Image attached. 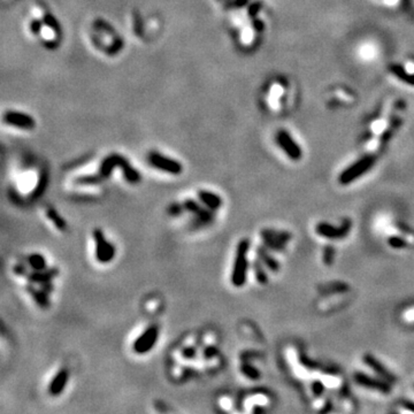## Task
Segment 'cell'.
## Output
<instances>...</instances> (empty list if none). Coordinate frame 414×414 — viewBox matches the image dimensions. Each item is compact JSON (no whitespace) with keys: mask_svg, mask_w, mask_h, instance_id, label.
<instances>
[{"mask_svg":"<svg viewBox=\"0 0 414 414\" xmlns=\"http://www.w3.org/2000/svg\"><path fill=\"white\" fill-rule=\"evenodd\" d=\"M250 250V241L242 240L238 242L236 255H235L233 272H231V283L236 288H241L245 284L246 276H248L249 260L248 253Z\"/></svg>","mask_w":414,"mask_h":414,"instance_id":"obj_1","label":"cell"},{"mask_svg":"<svg viewBox=\"0 0 414 414\" xmlns=\"http://www.w3.org/2000/svg\"><path fill=\"white\" fill-rule=\"evenodd\" d=\"M94 238L96 243V259L101 263H108L115 257L116 249L112 242L107 238L102 229L94 230Z\"/></svg>","mask_w":414,"mask_h":414,"instance_id":"obj_2","label":"cell"},{"mask_svg":"<svg viewBox=\"0 0 414 414\" xmlns=\"http://www.w3.org/2000/svg\"><path fill=\"white\" fill-rule=\"evenodd\" d=\"M183 205L185 207V210L190 212L194 215L192 224L194 227H204L213 222L214 220V210H210L204 206L202 203H198L194 199H187L183 202Z\"/></svg>","mask_w":414,"mask_h":414,"instance_id":"obj_3","label":"cell"},{"mask_svg":"<svg viewBox=\"0 0 414 414\" xmlns=\"http://www.w3.org/2000/svg\"><path fill=\"white\" fill-rule=\"evenodd\" d=\"M159 338V327L153 324V326H150L148 329H146L144 333H143L141 336L136 338V341L134 342L133 349L134 351L138 353V355H145V353H149L151 350L155 348Z\"/></svg>","mask_w":414,"mask_h":414,"instance_id":"obj_4","label":"cell"},{"mask_svg":"<svg viewBox=\"0 0 414 414\" xmlns=\"http://www.w3.org/2000/svg\"><path fill=\"white\" fill-rule=\"evenodd\" d=\"M352 222L351 220L345 219L340 227H335L333 224L327 222H320L316 224L315 231L320 236L329 238V240H342L346 237L351 230Z\"/></svg>","mask_w":414,"mask_h":414,"instance_id":"obj_5","label":"cell"},{"mask_svg":"<svg viewBox=\"0 0 414 414\" xmlns=\"http://www.w3.org/2000/svg\"><path fill=\"white\" fill-rule=\"evenodd\" d=\"M149 162L152 167L161 170V172L169 173L173 175H178L182 173L183 167L177 160L170 159L168 156H165L159 152H151L149 155Z\"/></svg>","mask_w":414,"mask_h":414,"instance_id":"obj_6","label":"cell"},{"mask_svg":"<svg viewBox=\"0 0 414 414\" xmlns=\"http://www.w3.org/2000/svg\"><path fill=\"white\" fill-rule=\"evenodd\" d=\"M373 163L374 159L372 156H365V158H362V160H359V161L353 163L348 169H345L344 172L341 174L340 182L344 185L351 183V182L362 176L363 173H366L367 170L370 169Z\"/></svg>","mask_w":414,"mask_h":414,"instance_id":"obj_7","label":"cell"},{"mask_svg":"<svg viewBox=\"0 0 414 414\" xmlns=\"http://www.w3.org/2000/svg\"><path fill=\"white\" fill-rule=\"evenodd\" d=\"M355 380L357 383H359L362 387L373 389V390L383 392V394H389L391 391L390 384L388 383L387 380L375 379V377L367 375L365 373L358 372L355 374Z\"/></svg>","mask_w":414,"mask_h":414,"instance_id":"obj_8","label":"cell"},{"mask_svg":"<svg viewBox=\"0 0 414 414\" xmlns=\"http://www.w3.org/2000/svg\"><path fill=\"white\" fill-rule=\"evenodd\" d=\"M59 274V269L56 267H46L42 270H29L26 278L29 281V283L33 284H42L45 282L52 281Z\"/></svg>","mask_w":414,"mask_h":414,"instance_id":"obj_9","label":"cell"},{"mask_svg":"<svg viewBox=\"0 0 414 414\" xmlns=\"http://www.w3.org/2000/svg\"><path fill=\"white\" fill-rule=\"evenodd\" d=\"M5 122L10 126L22 128V129H31L35 127V121L28 114L19 112H8L5 115Z\"/></svg>","mask_w":414,"mask_h":414,"instance_id":"obj_10","label":"cell"},{"mask_svg":"<svg viewBox=\"0 0 414 414\" xmlns=\"http://www.w3.org/2000/svg\"><path fill=\"white\" fill-rule=\"evenodd\" d=\"M363 362H365L366 365H368L374 372L379 374L382 379L387 380L388 382H391V383L396 382V377L394 374H392L379 359H376L375 357H373L372 355H366L363 357Z\"/></svg>","mask_w":414,"mask_h":414,"instance_id":"obj_11","label":"cell"},{"mask_svg":"<svg viewBox=\"0 0 414 414\" xmlns=\"http://www.w3.org/2000/svg\"><path fill=\"white\" fill-rule=\"evenodd\" d=\"M69 381V372L66 368L60 369L55 376L53 377L49 387V392L52 396H59L65 390L67 383Z\"/></svg>","mask_w":414,"mask_h":414,"instance_id":"obj_12","label":"cell"},{"mask_svg":"<svg viewBox=\"0 0 414 414\" xmlns=\"http://www.w3.org/2000/svg\"><path fill=\"white\" fill-rule=\"evenodd\" d=\"M26 290L28 294L30 295V297L34 299V302L37 304L41 309H49L50 306H51V301H50V295L48 292L43 290L42 288H36L33 285V283H30L29 285H27Z\"/></svg>","mask_w":414,"mask_h":414,"instance_id":"obj_13","label":"cell"},{"mask_svg":"<svg viewBox=\"0 0 414 414\" xmlns=\"http://www.w3.org/2000/svg\"><path fill=\"white\" fill-rule=\"evenodd\" d=\"M198 198H199V202H201L203 205L206 206L207 208H209L210 210H214V212L222 206V198H221L219 195L214 194V192L212 191L199 190Z\"/></svg>","mask_w":414,"mask_h":414,"instance_id":"obj_14","label":"cell"},{"mask_svg":"<svg viewBox=\"0 0 414 414\" xmlns=\"http://www.w3.org/2000/svg\"><path fill=\"white\" fill-rule=\"evenodd\" d=\"M278 142H280V145L282 146V149L287 152V155L290 156L291 159H294V160L301 159V155H302L301 150H299L298 145L296 144V143L292 141V139L289 137L287 134L280 135V137H278Z\"/></svg>","mask_w":414,"mask_h":414,"instance_id":"obj_15","label":"cell"},{"mask_svg":"<svg viewBox=\"0 0 414 414\" xmlns=\"http://www.w3.org/2000/svg\"><path fill=\"white\" fill-rule=\"evenodd\" d=\"M117 167H120L122 169L123 176L126 180L129 182V183L136 184L141 181V174H139L136 169H134L133 167L130 166V163L127 161L126 159L122 158V156L119 155V162H117Z\"/></svg>","mask_w":414,"mask_h":414,"instance_id":"obj_16","label":"cell"},{"mask_svg":"<svg viewBox=\"0 0 414 414\" xmlns=\"http://www.w3.org/2000/svg\"><path fill=\"white\" fill-rule=\"evenodd\" d=\"M256 252L260 261H261L269 270H272V272H278V270H280V262H278L275 258H273V257L267 252L265 245L258 246Z\"/></svg>","mask_w":414,"mask_h":414,"instance_id":"obj_17","label":"cell"},{"mask_svg":"<svg viewBox=\"0 0 414 414\" xmlns=\"http://www.w3.org/2000/svg\"><path fill=\"white\" fill-rule=\"evenodd\" d=\"M26 262L31 270H42L48 267V261L41 253H31L26 258Z\"/></svg>","mask_w":414,"mask_h":414,"instance_id":"obj_18","label":"cell"},{"mask_svg":"<svg viewBox=\"0 0 414 414\" xmlns=\"http://www.w3.org/2000/svg\"><path fill=\"white\" fill-rule=\"evenodd\" d=\"M262 238H268V240H274L281 243H288L291 240V234L287 231H278L273 229H263L261 231Z\"/></svg>","mask_w":414,"mask_h":414,"instance_id":"obj_19","label":"cell"},{"mask_svg":"<svg viewBox=\"0 0 414 414\" xmlns=\"http://www.w3.org/2000/svg\"><path fill=\"white\" fill-rule=\"evenodd\" d=\"M263 266L265 265L260 261L259 258H257L256 260H253L252 261V269H253V272H255L256 280L258 281L260 284H266L267 282H268V276H267L266 269Z\"/></svg>","mask_w":414,"mask_h":414,"instance_id":"obj_20","label":"cell"},{"mask_svg":"<svg viewBox=\"0 0 414 414\" xmlns=\"http://www.w3.org/2000/svg\"><path fill=\"white\" fill-rule=\"evenodd\" d=\"M46 215H48L49 219L51 220V222L54 224V226L58 228L60 231H65L67 229L66 220L63 219V217L60 215L55 209L49 208L48 210H46Z\"/></svg>","mask_w":414,"mask_h":414,"instance_id":"obj_21","label":"cell"},{"mask_svg":"<svg viewBox=\"0 0 414 414\" xmlns=\"http://www.w3.org/2000/svg\"><path fill=\"white\" fill-rule=\"evenodd\" d=\"M241 372L243 375H245L248 379L258 381L260 377H261V373L258 368H256L255 366H252L251 363L249 362H243L241 365Z\"/></svg>","mask_w":414,"mask_h":414,"instance_id":"obj_22","label":"cell"},{"mask_svg":"<svg viewBox=\"0 0 414 414\" xmlns=\"http://www.w3.org/2000/svg\"><path fill=\"white\" fill-rule=\"evenodd\" d=\"M104 180L99 176V174L97 175H94V176H83V177H80L76 180V183L80 184V185H96L98 183H101Z\"/></svg>","mask_w":414,"mask_h":414,"instance_id":"obj_23","label":"cell"},{"mask_svg":"<svg viewBox=\"0 0 414 414\" xmlns=\"http://www.w3.org/2000/svg\"><path fill=\"white\" fill-rule=\"evenodd\" d=\"M388 244L394 249H404L408 246V242H406L403 237L399 236H390L388 238Z\"/></svg>","mask_w":414,"mask_h":414,"instance_id":"obj_24","label":"cell"},{"mask_svg":"<svg viewBox=\"0 0 414 414\" xmlns=\"http://www.w3.org/2000/svg\"><path fill=\"white\" fill-rule=\"evenodd\" d=\"M334 258H335V249L334 246H330V245H327L326 248L323 250V262L326 263V265H331V263L334 262Z\"/></svg>","mask_w":414,"mask_h":414,"instance_id":"obj_25","label":"cell"},{"mask_svg":"<svg viewBox=\"0 0 414 414\" xmlns=\"http://www.w3.org/2000/svg\"><path fill=\"white\" fill-rule=\"evenodd\" d=\"M262 240H263V245H265L266 248L275 250V251H278V252L283 251L284 250V243H281V242H277L274 240H268V238H262Z\"/></svg>","mask_w":414,"mask_h":414,"instance_id":"obj_26","label":"cell"},{"mask_svg":"<svg viewBox=\"0 0 414 414\" xmlns=\"http://www.w3.org/2000/svg\"><path fill=\"white\" fill-rule=\"evenodd\" d=\"M29 269H30V267L28 266L27 262H19V263H16L15 266H14L13 270L17 276L26 277L27 274L29 273Z\"/></svg>","mask_w":414,"mask_h":414,"instance_id":"obj_27","label":"cell"},{"mask_svg":"<svg viewBox=\"0 0 414 414\" xmlns=\"http://www.w3.org/2000/svg\"><path fill=\"white\" fill-rule=\"evenodd\" d=\"M184 210H185L184 205L178 204V203H173V204L168 207V213H169V215H172V216H180Z\"/></svg>","mask_w":414,"mask_h":414,"instance_id":"obj_28","label":"cell"},{"mask_svg":"<svg viewBox=\"0 0 414 414\" xmlns=\"http://www.w3.org/2000/svg\"><path fill=\"white\" fill-rule=\"evenodd\" d=\"M182 356L187 359H194L196 358V356H197V349L194 348V346H188V348L183 349Z\"/></svg>","mask_w":414,"mask_h":414,"instance_id":"obj_29","label":"cell"},{"mask_svg":"<svg viewBox=\"0 0 414 414\" xmlns=\"http://www.w3.org/2000/svg\"><path fill=\"white\" fill-rule=\"evenodd\" d=\"M312 391H313V394L315 395V396L322 395L323 391H324V385L322 384V382H320V381L313 382V384H312Z\"/></svg>","mask_w":414,"mask_h":414,"instance_id":"obj_30","label":"cell"},{"mask_svg":"<svg viewBox=\"0 0 414 414\" xmlns=\"http://www.w3.org/2000/svg\"><path fill=\"white\" fill-rule=\"evenodd\" d=\"M217 353H219V350L215 346L213 345H208L206 346L205 350H204V357L205 358H213V357H215Z\"/></svg>","mask_w":414,"mask_h":414,"instance_id":"obj_31","label":"cell"},{"mask_svg":"<svg viewBox=\"0 0 414 414\" xmlns=\"http://www.w3.org/2000/svg\"><path fill=\"white\" fill-rule=\"evenodd\" d=\"M38 285H39V288H42L43 290L48 292L49 295H51L52 292L54 291V287H53L52 281H50V282H45V283H42V284H38Z\"/></svg>","mask_w":414,"mask_h":414,"instance_id":"obj_32","label":"cell"},{"mask_svg":"<svg viewBox=\"0 0 414 414\" xmlns=\"http://www.w3.org/2000/svg\"><path fill=\"white\" fill-rule=\"evenodd\" d=\"M403 406H404L405 409H408L409 411L414 412V403L413 402H404V403H403Z\"/></svg>","mask_w":414,"mask_h":414,"instance_id":"obj_33","label":"cell"}]
</instances>
